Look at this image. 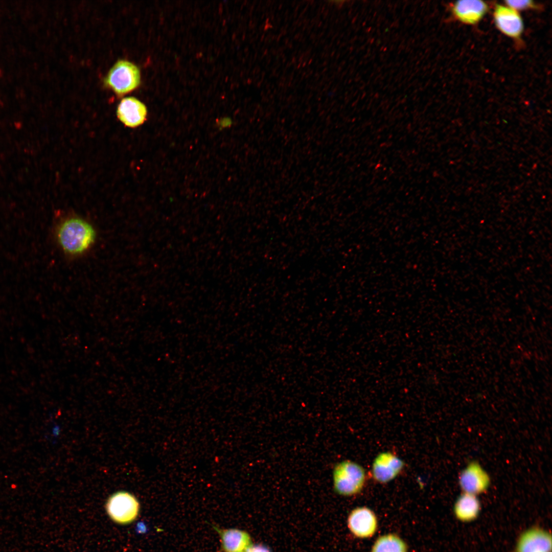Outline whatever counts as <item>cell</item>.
Segmentation results:
<instances>
[{"mask_svg":"<svg viewBox=\"0 0 552 552\" xmlns=\"http://www.w3.org/2000/svg\"><path fill=\"white\" fill-rule=\"evenodd\" d=\"M140 81L138 67L129 61L119 60L109 71L103 83L107 88L120 97L136 89Z\"/></svg>","mask_w":552,"mask_h":552,"instance_id":"obj_3","label":"cell"},{"mask_svg":"<svg viewBox=\"0 0 552 552\" xmlns=\"http://www.w3.org/2000/svg\"><path fill=\"white\" fill-rule=\"evenodd\" d=\"M505 5L518 11L519 10H527L529 9L536 8L535 3L532 1H505Z\"/></svg>","mask_w":552,"mask_h":552,"instance_id":"obj_15","label":"cell"},{"mask_svg":"<svg viewBox=\"0 0 552 552\" xmlns=\"http://www.w3.org/2000/svg\"><path fill=\"white\" fill-rule=\"evenodd\" d=\"M480 509V502L477 495L463 492L454 503L453 512L458 520L470 522L477 518Z\"/></svg>","mask_w":552,"mask_h":552,"instance_id":"obj_12","label":"cell"},{"mask_svg":"<svg viewBox=\"0 0 552 552\" xmlns=\"http://www.w3.org/2000/svg\"><path fill=\"white\" fill-rule=\"evenodd\" d=\"M455 18L467 25H475L480 21L488 11V5L479 0H461L450 7Z\"/></svg>","mask_w":552,"mask_h":552,"instance_id":"obj_10","label":"cell"},{"mask_svg":"<svg viewBox=\"0 0 552 552\" xmlns=\"http://www.w3.org/2000/svg\"><path fill=\"white\" fill-rule=\"evenodd\" d=\"M365 480L363 468L350 460L336 465L333 472V488L335 492L342 496H350L359 493Z\"/></svg>","mask_w":552,"mask_h":552,"instance_id":"obj_2","label":"cell"},{"mask_svg":"<svg viewBox=\"0 0 552 552\" xmlns=\"http://www.w3.org/2000/svg\"><path fill=\"white\" fill-rule=\"evenodd\" d=\"M458 481L463 492L477 495L488 490L491 479L478 462H471L461 471Z\"/></svg>","mask_w":552,"mask_h":552,"instance_id":"obj_5","label":"cell"},{"mask_svg":"<svg viewBox=\"0 0 552 552\" xmlns=\"http://www.w3.org/2000/svg\"><path fill=\"white\" fill-rule=\"evenodd\" d=\"M216 530L219 533L225 552H246L251 545L248 534L238 529Z\"/></svg>","mask_w":552,"mask_h":552,"instance_id":"obj_13","label":"cell"},{"mask_svg":"<svg viewBox=\"0 0 552 552\" xmlns=\"http://www.w3.org/2000/svg\"><path fill=\"white\" fill-rule=\"evenodd\" d=\"M246 552H270L268 548L262 545H251Z\"/></svg>","mask_w":552,"mask_h":552,"instance_id":"obj_16","label":"cell"},{"mask_svg":"<svg viewBox=\"0 0 552 552\" xmlns=\"http://www.w3.org/2000/svg\"><path fill=\"white\" fill-rule=\"evenodd\" d=\"M117 114L119 119L126 126L136 127L146 120L147 110L146 106L133 97L125 98L118 105Z\"/></svg>","mask_w":552,"mask_h":552,"instance_id":"obj_11","label":"cell"},{"mask_svg":"<svg viewBox=\"0 0 552 552\" xmlns=\"http://www.w3.org/2000/svg\"><path fill=\"white\" fill-rule=\"evenodd\" d=\"M348 526L356 537L362 539L370 538L377 530V518L370 508L366 507H357L349 515Z\"/></svg>","mask_w":552,"mask_h":552,"instance_id":"obj_7","label":"cell"},{"mask_svg":"<svg viewBox=\"0 0 552 552\" xmlns=\"http://www.w3.org/2000/svg\"><path fill=\"white\" fill-rule=\"evenodd\" d=\"M57 241L66 254L76 256L88 250L93 244L96 232L85 220L72 217L62 221L56 231Z\"/></svg>","mask_w":552,"mask_h":552,"instance_id":"obj_1","label":"cell"},{"mask_svg":"<svg viewBox=\"0 0 552 552\" xmlns=\"http://www.w3.org/2000/svg\"><path fill=\"white\" fill-rule=\"evenodd\" d=\"M406 542L399 536L387 534L379 537L374 543L371 552H407Z\"/></svg>","mask_w":552,"mask_h":552,"instance_id":"obj_14","label":"cell"},{"mask_svg":"<svg viewBox=\"0 0 552 552\" xmlns=\"http://www.w3.org/2000/svg\"><path fill=\"white\" fill-rule=\"evenodd\" d=\"M493 19L497 29L512 38H520L524 29L522 18L518 11L505 5H497L493 11Z\"/></svg>","mask_w":552,"mask_h":552,"instance_id":"obj_6","label":"cell"},{"mask_svg":"<svg viewBox=\"0 0 552 552\" xmlns=\"http://www.w3.org/2000/svg\"><path fill=\"white\" fill-rule=\"evenodd\" d=\"M404 466V462L389 452L380 453L372 465V475L380 483L388 482L396 477Z\"/></svg>","mask_w":552,"mask_h":552,"instance_id":"obj_9","label":"cell"},{"mask_svg":"<svg viewBox=\"0 0 552 552\" xmlns=\"http://www.w3.org/2000/svg\"><path fill=\"white\" fill-rule=\"evenodd\" d=\"M106 509L110 517L120 524H128L138 515L140 504L136 497L124 491H118L108 499Z\"/></svg>","mask_w":552,"mask_h":552,"instance_id":"obj_4","label":"cell"},{"mask_svg":"<svg viewBox=\"0 0 552 552\" xmlns=\"http://www.w3.org/2000/svg\"><path fill=\"white\" fill-rule=\"evenodd\" d=\"M550 533L543 529L534 527L524 532L519 537L515 552H551Z\"/></svg>","mask_w":552,"mask_h":552,"instance_id":"obj_8","label":"cell"}]
</instances>
